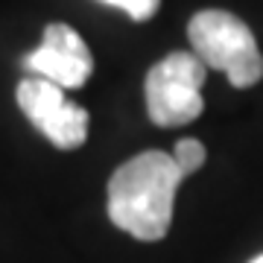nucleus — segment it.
I'll return each mask as SVG.
<instances>
[{"instance_id": "obj_2", "label": "nucleus", "mask_w": 263, "mask_h": 263, "mask_svg": "<svg viewBox=\"0 0 263 263\" xmlns=\"http://www.w3.org/2000/svg\"><path fill=\"white\" fill-rule=\"evenodd\" d=\"M193 56L202 59L208 70L228 76L234 88H252L263 79V56L254 32L231 12L202 9L187 24Z\"/></svg>"}, {"instance_id": "obj_6", "label": "nucleus", "mask_w": 263, "mask_h": 263, "mask_svg": "<svg viewBox=\"0 0 263 263\" xmlns=\"http://www.w3.org/2000/svg\"><path fill=\"white\" fill-rule=\"evenodd\" d=\"M173 161H176V167L181 170V176L187 179V176H193V173L205 164V146H202L196 138H184V141L176 143Z\"/></svg>"}, {"instance_id": "obj_8", "label": "nucleus", "mask_w": 263, "mask_h": 263, "mask_svg": "<svg viewBox=\"0 0 263 263\" xmlns=\"http://www.w3.org/2000/svg\"><path fill=\"white\" fill-rule=\"evenodd\" d=\"M249 263H263V254H257V257H254V260H249Z\"/></svg>"}, {"instance_id": "obj_4", "label": "nucleus", "mask_w": 263, "mask_h": 263, "mask_svg": "<svg viewBox=\"0 0 263 263\" xmlns=\"http://www.w3.org/2000/svg\"><path fill=\"white\" fill-rule=\"evenodd\" d=\"M21 111L27 120L47 138L56 149H79L88 138V111L82 105L70 103L65 97V88L47 82V79H21L15 88Z\"/></svg>"}, {"instance_id": "obj_3", "label": "nucleus", "mask_w": 263, "mask_h": 263, "mask_svg": "<svg viewBox=\"0 0 263 263\" xmlns=\"http://www.w3.org/2000/svg\"><path fill=\"white\" fill-rule=\"evenodd\" d=\"M208 67L193 53H170L146 73V111L155 126L173 129L193 123L205 108L199 88Z\"/></svg>"}, {"instance_id": "obj_5", "label": "nucleus", "mask_w": 263, "mask_h": 263, "mask_svg": "<svg viewBox=\"0 0 263 263\" xmlns=\"http://www.w3.org/2000/svg\"><path fill=\"white\" fill-rule=\"evenodd\" d=\"M24 67L38 79H47L67 91V88H82L91 79L94 56L73 27L50 24L44 29V41L24 56Z\"/></svg>"}, {"instance_id": "obj_1", "label": "nucleus", "mask_w": 263, "mask_h": 263, "mask_svg": "<svg viewBox=\"0 0 263 263\" xmlns=\"http://www.w3.org/2000/svg\"><path fill=\"white\" fill-rule=\"evenodd\" d=\"M184 181L173 155L158 149L141 152L108 179V219L135 240H164L173 222L176 190Z\"/></svg>"}, {"instance_id": "obj_7", "label": "nucleus", "mask_w": 263, "mask_h": 263, "mask_svg": "<svg viewBox=\"0 0 263 263\" xmlns=\"http://www.w3.org/2000/svg\"><path fill=\"white\" fill-rule=\"evenodd\" d=\"M100 3L114 6V9H123L132 21H149L161 6V0H100Z\"/></svg>"}]
</instances>
